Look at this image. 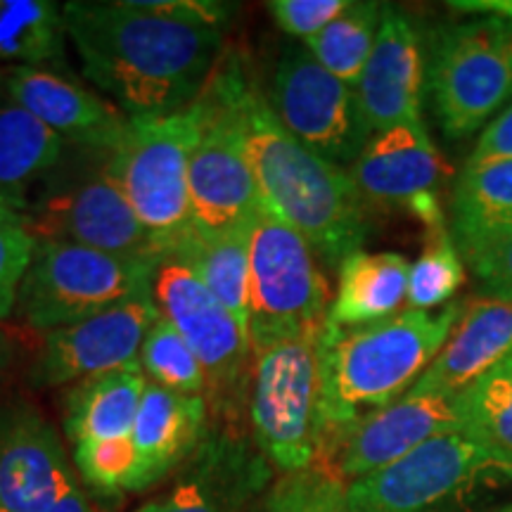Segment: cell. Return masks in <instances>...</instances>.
I'll use <instances>...</instances> for the list:
<instances>
[{"label": "cell", "instance_id": "1", "mask_svg": "<svg viewBox=\"0 0 512 512\" xmlns=\"http://www.w3.org/2000/svg\"><path fill=\"white\" fill-rule=\"evenodd\" d=\"M64 22L86 79L128 117L188 110L221 64L223 31L155 17L128 0H72Z\"/></svg>", "mask_w": 512, "mask_h": 512}, {"label": "cell", "instance_id": "2", "mask_svg": "<svg viewBox=\"0 0 512 512\" xmlns=\"http://www.w3.org/2000/svg\"><path fill=\"white\" fill-rule=\"evenodd\" d=\"M207 88L235 121L261 204L302 233L325 264L339 268L368 235L366 200L349 171L287 131L240 57L223 60Z\"/></svg>", "mask_w": 512, "mask_h": 512}, {"label": "cell", "instance_id": "3", "mask_svg": "<svg viewBox=\"0 0 512 512\" xmlns=\"http://www.w3.org/2000/svg\"><path fill=\"white\" fill-rule=\"evenodd\" d=\"M463 311L465 302H451L439 311L406 309L358 328L325 325L320 335L323 446L411 392Z\"/></svg>", "mask_w": 512, "mask_h": 512}, {"label": "cell", "instance_id": "4", "mask_svg": "<svg viewBox=\"0 0 512 512\" xmlns=\"http://www.w3.org/2000/svg\"><path fill=\"white\" fill-rule=\"evenodd\" d=\"M512 486V458L470 432L434 437L396 463L347 484L349 512H484Z\"/></svg>", "mask_w": 512, "mask_h": 512}, {"label": "cell", "instance_id": "5", "mask_svg": "<svg viewBox=\"0 0 512 512\" xmlns=\"http://www.w3.org/2000/svg\"><path fill=\"white\" fill-rule=\"evenodd\" d=\"M320 335L294 332L252 349L254 441L283 475L309 470L320 458Z\"/></svg>", "mask_w": 512, "mask_h": 512}, {"label": "cell", "instance_id": "6", "mask_svg": "<svg viewBox=\"0 0 512 512\" xmlns=\"http://www.w3.org/2000/svg\"><path fill=\"white\" fill-rule=\"evenodd\" d=\"M159 261L124 259L72 242L36 240L19 285L15 316L31 330L67 328L152 292Z\"/></svg>", "mask_w": 512, "mask_h": 512}, {"label": "cell", "instance_id": "7", "mask_svg": "<svg viewBox=\"0 0 512 512\" xmlns=\"http://www.w3.org/2000/svg\"><path fill=\"white\" fill-rule=\"evenodd\" d=\"M427 88L448 138H467L512 100V22L482 17L432 31Z\"/></svg>", "mask_w": 512, "mask_h": 512}, {"label": "cell", "instance_id": "8", "mask_svg": "<svg viewBox=\"0 0 512 512\" xmlns=\"http://www.w3.org/2000/svg\"><path fill=\"white\" fill-rule=\"evenodd\" d=\"M200 138L197 102L166 117H131L119 147L110 152V171L136 209L143 226L166 245L192 226L190 157Z\"/></svg>", "mask_w": 512, "mask_h": 512}, {"label": "cell", "instance_id": "9", "mask_svg": "<svg viewBox=\"0 0 512 512\" xmlns=\"http://www.w3.org/2000/svg\"><path fill=\"white\" fill-rule=\"evenodd\" d=\"M328 309L330 287L313 247L261 204L249 242L252 349L294 332L323 330Z\"/></svg>", "mask_w": 512, "mask_h": 512}, {"label": "cell", "instance_id": "10", "mask_svg": "<svg viewBox=\"0 0 512 512\" xmlns=\"http://www.w3.org/2000/svg\"><path fill=\"white\" fill-rule=\"evenodd\" d=\"M24 223L34 240L72 242L124 259H164L159 240L143 226L112 176L110 155L29 200Z\"/></svg>", "mask_w": 512, "mask_h": 512}, {"label": "cell", "instance_id": "11", "mask_svg": "<svg viewBox=\"0 0 512 512\" xmlns=\"http://www.w3.org/2000/svg\"><path fill=\"white\" fill-rule=\"evenodd\" d=\"M264 95L287 131L332 164H354L368 143L356 91L306 48H290L280 57Z\"/></svg>", "mask_w": 512, "mask_h": 512}, {"label": "cell", "instance_id": "12", "mask_svg": "<svg viewBox=\"0 0 512 512\" xmlns=\"http://www.w3.org/2000/svg\"><path fill=\"white\" fill-rule=\"evenodd\" d=\"M159 313L181 332L207 373L216 399L238 394L252 375V342L238 318L174 256H164L152 278Z\"/></svg>", "mask_w": 512, "mask_h": 512}, {"label": "cell", "instance_id": "13", "mask_svg": "<svg viewBox=\"0 0 512 512\" xmlns=\"http://www.w3.org/2000/svg\"><path fill=\"white\" fill-rule=\"evenodd\" d=\"M162 316L152 292L136 294L112 309L50 330L29 368L34 387H72L86 377L138 366L140 349Z\"/></svg>", "mask_w": 512, "mask_h": 512}, {"label": "cell", "instance_id": "14", "mask_svg": "<svg viewBox=\"0 0 512 512\" xmlns=\"http://www.w3.org/2000/svg\"><path fill=\"white\" fill-rule=\"evenodd\" d=\"M197 110L200 138L188 178L192 226L211 233L249 226L261 209V195L235 121L209 88L197 100Z\"/></svg>", "mask_w": 512, "mask_h": 512}, {"label": "cell", "instance_id": "15", "mask_svg": "<svg viewBox=\"0 0 512 512\" xmlns=\"http://www.w3.org/2000/svg\"><path fill=\"white\" fill-rule=\"evenodd\" d=\"M463 430L458 396L408 392L330 439L316 465L349 484L396 463L434 437Z\"/></svg>", "mask_w": 512, "mask_h": 512}, {"label": "cell", "instance_id": "16", "mask_svg": "<svg viewBox=\"0 0 512 512\" xmlns=\"http://www.w3.org/2000/svg\"><path fill=\"white\" fill-rule=\"evenodd\" d=\"M349 174L366 202L408 211L425 223V230L446 226L444 162L422 121L370 136Z\"/></svg>", "mask_w": 512, "mask_h": 512}, {"label": "cell", "instance_id": "17", "mask_svg": "<svg viewBox=\"0 0 512 512\" xmlns=\"http://www.w3.org/2000/svg\"><path fill=\"white\" fill-rule=\"evenodd\" d=\"M76 482L62 437L27 401L0 406V512H50Z\"/></svg>", "mask_w": 512, "mask_h": 512}, {"label": "cell", "instance_id": "18", "mask_svg": "<svg viewBox=\"0 0 512 512\" xmlns=\"http://www.w3.org/2000/svg\"><path fill=\"white\" fill-rule=\"evenodd\" d=\"M5 95L83 152L110 155L131 124L112 100L48 67H5Z\"/></svg>", "mask_w": 512, "mask_h": 512}, {"label": "cell", "instance_id": "19", "mask_svg": "<svg viewBox=\"0 0 512 512\" xmlns=\"http://www.w3.org/2000/svg\"><path fill=\"white\" fill-rule=\"evenodd\" d=\"M427 57L418 27L406 12L384 5L373 55L356 83V100L370 136L422 121Z\"/></svg>", "mask_w": 512, "mask_h": 512}, {"label": "cell", "instance_id": "20", "mask_svg": "<svg viewBox=\"0 0 512 512\" xmlns=\"http://www.w3.org/2000/svg\"><path fill=\"white\" fill-rule=\"evenodd\" d=\"M207 399L178 394L147 380L133 425V467L126 494L152 489L181 467L204 444Z\"/></svg>", "mask_w": 512, "mask_h": 512}, {"label": "cell", "instance_id": "21", "mask_svg": "<svg viewBox=\"0 0 512 512\" xmlns=\"http://www.w3.org/2000/svg\"><path fill=\"white\" fill-rule=\"evenodd\" d=\"M264 479L266 467L245 446L207 439L185 475L136 512H245Z\"/></svg>", "mask_w": 512, "mask_h": 512}, {"label": "cell", "instance_id": "22", "mask_svg": "<svg viewBox=\"0 0 512 512\" xmlns=\"http://www.w3.org/2000/svg\"><path fill=\"white\" fill-rule=\"evenodd\" d=\"M512 354V302L482 297L465 304L451 337L411 392L458 396Z\"/></svg>", "mask_w": 512, "mask_h": 512}, {"label": "cell", "instance_id": "23", "mask_svg": "<svg viewBox=\"0 0 512 512\" xmlns=\"http://www.w3.org/2000/svg\"><path fill=\"white\" fill-rule=\"evenodd\" d=\"M145 384L140 363L72 384L62 399L64 434L72 441V453L133 444Z\"/></svg>", "mask_w": 512, "mask_h": 512}, {"label": "cell", "instance_id": "24", "mask_svg": "<svg viewBox=\"0 0 512 512\" xmlns=\"http://www.w3.org/2000/svg\"><path fill=\"white\" fill-rule=\"evenodd\" d=\"M337 271V294L325 318L330 328H358L408 309L411 264L403 254H370L358 249L339 264Z\"/></svg>", "mask_w": 512, "mask_h": 512}, {"label": "cell", "instance_id": "25", "mask_svg": "<svg viewBox=\"0 0 512 512\" xmlns=\"http://www.w3.org/2000/svg\"><path fill=\"white\" fill-rule=\"evenodd\" d=\"M252 226L233 230H200L190 226L166 245L164 256H174L216 294V299L238 318L249 335V242Z\"/></svg>", "mask_w": 512, "mask_h": 512}, {"label": "cell", "instance_id": "26", "mask_svg": "<svg viewBox=\"0 0 512 512\" xmlns=\"http://www.w3.org/2000/svg\"><path fill=\"white\" fill-rule=\"evenodd\" d=\"M64 5L53 0H0V64L48 67L67 48Z\"/></svg>", "mask_w": 512, "mask_h": 512}, {"label": "cell", "instance_id": "27", "mask_svg": "<svg viewBox=\"0 0 512 512\" xmlns=\"http://www.w3.org/2000/svg\"><path fill=\"white\" fill-rule=\"evenodd\" d=\"M67 143L15 102H0V188L27 192V183L62 164Z\"/></svg>", "mask_w": 512, "mask_h": 512}, {"label": "cell", "instance_id": "28", "mask_svg": "<svg viewBox=\"0 0 512 512\" xmlns=\"http://www.w3.org/2000/svg\"><path fill=\"white\" fill-rule=\"evenodd\" d=\"M382 12L384 3H377V0H349L347 10L332 19L320 34L304 41V48L332 76L356 88L373 55Z\"/></svg>", "mask_w": 512, "mask_h": 512}, {"label": "cell", "instance_id": "29", "mask_svg": "<svg viewBox=\"0 0 512 512\" xmlns=\"http://www.w3.org/2000/svg\"><path fill=\"white\" fill-rule=\"evenodd\" d=\"M451 233L512 221V159L463 166L451 195Z\"/></svg>", "mask_w": 512, "mask_h": 512}, {"label": "cell", "instance_id": "30", "mask_svg": "<svg viewBox=\"0 0 512 512\" xmlns=\"http://www.w3.org/2000/svg\"><path fill=\"white\" fill-rule=\"evenodd\" d=\"M465 432L512 458V354L458 394Z\"/></svg>", "mask_w": 512, "mask_h": 512}, {"label": "cell", "instance_id": "31", "mask_svg": "<svg viewBox=\"0 0 512 512\" xmlns=\"http://www.w3.org/2000/svg\"><path fill=\"white\" fill-rule=\"evenodd\" d=\"M465 280V261L448 226L425 230V247L408 273V309L434 311L451 302Z\"/></svg>", "mask_w": 512, "mask_h": 512}, {"label": "cell", "instance_id": "32", "mask_svg": "<svg viewBox=\"0 0 512 512\" xmlns=\"http://www.w3.org/2000/svg\"><path fill=\"white\" fill-rule=\"evenodd\" d=\"M138 363L147 380L171 392L190 396H204V392H209L207 373L200 358L164 316H159L147 332Z\"/></svg>", "mask_w": 512, "mask_h": 512}, {"label": "cell", "instance_id": "33", "mask_svg": "<svg viewBox=\"0 0 512 512\" xmlns=\"http://www.w3.org/2000/svg\"><path fill=\"white\" fill-rule=\"evenodd\" d=\"M453 240L486 297L512 302V221L456 233Z\"/></svg>", "mask_w": 512, "mask_h": 512}, {"label": "cell", "instance_id": "34", "mask_svg": "<svg viewBox=\"0 0 512 512\" xmlns=\"http://www.w3.org/2000/svg\"><path fill=\"white\" fill-rule=\"evenodd\" d=\"M264 512H349L347 484L320 465L283 475L268 491Z\"/></svg>", "mask_w": 512, "mask_h": 512}, {"label": "cell", "instance_id": "35", "mask_svg": "<svg viewBox=\"0 0 512 512\" xmlns=\"http://www.w3.org/2000/svg\"><path fill=\"white\" fill-rule=\"evenodd\" d=\"M36 240L24 223V214L0 211V320L15 316L19 285L27 273Z\"/></svg>", "mask_w": 512, "mask_h": 512}, {"label": "cell", "instance_id": "36", "mask_svg": "<svg viewBox=\"0 0 512 512\" xmlns=\"http://www.w3.org/2000/svg\"><path fill=\"white\" fill-rule=\"evenodd\" d=\"M347 5L349 0H271L266 3V10L275 27L283 29L287 36L309 41L342 15Z\"/></svg>", "mask_w": 512, "mask_h": 512}, {"label": "cell", "instance_id": "37", "mask_svg": "<svg viewBox=\"0 0 512 512\" xmlns=\"http://www.w3.org/2000/svg\"><path fill=\"white\" fill-rule=\"evenodd\" d=\"M128 3L136 10L171 22L219 31H223L228 19L238 10L235 3H219V0H128Z\"/></svg>", "mask_w": 512, "mask_h": 512}, {"label": "cell", "instance_id": "38", "mask_svg": "<svg viewBox=\"0 0 512 512\" xmlns=\"http://www.w3.org/2000/svg\"><path fill=\"white\" fill-rule=\"evenodd\" d=\"M496 159H512V105L498 114L479 136L467 166H479Z\"/></svg>", "mask_w": 512, "mask_h": 512}, {"label": "cell", "instance_id": "39", "mask_svg": "<svg viewBox=\"0 0 512 512\" xmlns=\"http://www.w3.org/2000/svg\"><path fill=\"white\" fill-rule=\"evenodd\" d=\"M448 8L467 15H484V17H503L512 22V0H453Z\"/></svg>", "mask_w": 512, "mask_h": 512}, {"label": "cell", "instance_id": "40", "mask_svg": "<svg viewBox=\"0 0 512 512\" xmlns=\"http://www.w3.org/2000/svg\"><path fill=\"white\" fill-rule=\"evenodd\" d=\"M50 512H98V510H95V505L91 503V498H88L86 491L76 484L74 489L69 491V494L64 496Z\"/></svg>", "mask_w": 512, "mask_h": 512}, {"label": "cell", "instance_id": "41", "mask_svg": "<svg viewBox=\"0 0 512 512\" xmlns=\"http://www.w3.org/2000/svg\"><path fill=\"white\" fill-rule=\"evenodd\" d=\"M29 192L5 190L0 188V211H15V214H27Z\"/></svg>", "mask_w": 512, "mask_h": 512}, {"label": "cell", "instance_id": "42", "mask_svg": "<svg viewBox=\"0 0 512 512\" xmlns=\"http://www.w3.org/2000/svg\"><path fill=\"white\" fill-rule=\"evenodd\" d=\"M10 363H12V342L10 337L0 330V380H3L5 373H8Z\"/></svg>", "mask_w": 512, "mask_h": 512}, {"label": "cell", "instance_id": "43", "mask_svg": "<svg viewBox=\"0 0 512 512\" xmlns=\"http://www.w3.org/2000/svg\"><path fill=\"white\" fill-rule=\"evenodd\" d=\"M0 95H5V67L0 64Z\"/></svg>", "mask_w": 512, "mask_h": 512}, {"label": "cell", "instance_id": "44", "mask_svg": "<svg viewBox=\"0 0 512 512\" xmlns=\"http://www.w3.org/2000/svg\"><path fill=\"white\" fill-rule=\"evenodd\" d=\"M491 512H512V503L503 505V508H498V510H491Z\"/></svg>", "mask_w": 512, "mask_h": 512}]
</instances>
